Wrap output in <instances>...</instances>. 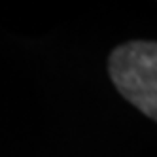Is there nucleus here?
<instances>
[{
    "mask_svg": "<svg viewBox=\"0 0 157 157\" xmlns=\"http://www.w3.org/2000/svg\"><path fill=\"white\" fill-rule=\"evenodd\" d=\"M108 72L117 91L157 121V42L134 40L116 48Z\"/></svg>",
    "mask_w": 157,
    "mask_h": 157,
    "instance_id": "nucleus-1",
    "label": "nucleus"
}]
</instances>
